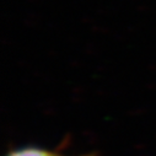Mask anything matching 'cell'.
I'll return each instance as SVG.
<instances>
[{
	"label": "cell",
	"instance_id": "7a4b0ae2",
	"mask_svg": "<svg viewBox=\"0 0 156 156\" xmlns=\"http://www.w3.org/2000/svg\"><path fill=\"white\" fill-rule=\"evenodd\" d=\"M85 156H95V155H85Z\"/></svg>",
	"mask_w": 156,
	"mask_h": 156
},
{
	"label": "cell",
	"instance_id": "6da1fadb",
	"mask_svg": "<svg viewBox=\"0 0 156 156\" xmlns=\"http://www.w3.org/2000/svg\"><path fill=\"white\" fill-rule=\"evenodd\" d=\"M6 156H59L57 154H53L48 150L36 147V146H26L21 149L11 150Z\"/></svg>",
	"mask_w": 156,
	"mask_h": 156
}]
</instances>
